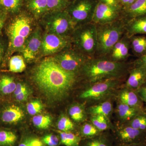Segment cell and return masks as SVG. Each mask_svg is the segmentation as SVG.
I'll return each instance as SVG.
<instances>
[{
    "mask_svg": "<svg viewBox=\"0 0 146 146\" xmlns=\"http://www.w3.org/2000/svg\"><path fill=\"white\" fill-rule=\"evenodd\" d=\"M41 139L33 136H27L21 140L18 146H44Z\"/></svg>",
    "mask_w": 146,
    "mask_h": 146,
    "instance_id": "cell-37",
    "label": "cell"
},
{
    "mask_svg": "<svg viewBox=\"0 0 146 146\" xmlns=\"http://www.w3.org/2000/svg\"><path fill=\"white\" fill-rule=\"evenodd\" d=\"M30 94V90L29 91L23 92L13 96V99L17 102H22L26 100L28 98Z\"/></svg>",
    "mask_w": 146,
    "mask_h": 146,
    "instance_id": "cell-43",
    "label": "cell"
},
{
    "mask_svg": "<svg viewBox=\"0 0 146 146\" xmlns=\"http://www.w3.org/2000/svg\"><path fill=\"white\" fill-rule=\"evenodd\" d=\"M127 125L146 132V110L145 109L128 122Z\"/></svg>",
    "mask_w": 146,
    "mask_h": 146,
    "instance_id": "cell-29",
    "label": "cell"
},
{
    "mask_svg": "<svg viewBox=\"0 0 146 146\" xmlns=\"http://www.w3.org/2000/svg\"><path fill=\"white\" fill-rule=\"evenodd\" d=\"M98 3L93 0H77L73 3L67 12L75 27L92 22Z\"/></svg>",
    "mask_w": 146,
    "mask_h": 146,
    "instance_id": "cell-8",
    "label": "cell"
},
{
    "mask_svg": "<svg viewBox=\"0 0 146 146\" xmlns=\"http://www.w3.org/2000/svg\"><path fill=\"white\" fill-rule=\"evenodd\" d=\"M131 64L112 61L106 57L88 59L80 71L91 84L111 79H119L129 74Z\"/></svg>",
    "mask_w": 146,
    "mask_h": 146,
    "instance_id": "cell-2",
    "label": "cell"
},
{
    "mask_svg": "<svg viewBox=\"0 0 146 146\" xmlns=\"http://www.w3.org/2000/svg\"><path fill=\"white\" fill-rule=\"evenodd\" d=\"M126 22L138 16L146 15V0H136L126 10Z\"/></svg>",
    "mask_w": 146,
    "mask_h": 146,
    "instance_id": "cell-22",
    "label": "cell"
},
{
    "mask_svg": "<svg viewBox=\"0 0 146 146\" xmlns=\"http://www.w3.org/2000/svg\"><path fill=\"white\" fill-rule=\"evenodd\" d=\"M129 74L126 88L137 91L146 82V71L141 67L131 64Z\"/></svg>",
    "mask_w": 146,
    "mask_h": 146,
    "instance_id": "cell-16",
    "label": "cell"
},
{
    "mask_svg": "<svg viewBox=\"0 0 146 146\" xmlns=\"http://www.w3.org/2000/svg\"><path fill=\"white\" fill-rule=\"evenodd\" d=\"M4 104L0 106L1 123L5 125H14L23 119L25 114L21 107L14 104Z\"/></svg>",
    "mask_w": 146,
    "mask_h": 146,
    "instance_id": "cell-13",
    "label": "cell"
},
{
    "mask_svg": "<svg viewBox=\"0 0 146 146\" xmlns=\"http://www.w3.org/2000/svg\"><path fill=\"white\" fill-rule=\"evenodd\" d=\"M126 21L120 18L103 25H96L97 48L95 57H106L125 33Z\"/></svg>",
    "mask_w": 146,
    "mask_h": 146,
    "instance_id": "cell-4",
    "label": "cell"
},
{
    "mask_svg": "<svg viewBox=\"0 0 146 146\" xmlns=\"http://www.w3.org/2000/svg\"><path fill=\"white\" fill-rule=\"evenodd\" d=\"M46 32L63 36H70L74 29L70 16L64 11L48 12L44 16Z\"/></svg>",
    "mask_w": 146,
    "mask_h": 146,
    "instance_id": "cell-6",
    "label": "cell"
},
{
    "mask_svg": "<svg viewBox=\"0 0 146 146\" xmlns=\"http://www.w3.org/2000/svg\"><path fill=\"white\" fill-rule=\"evenodd\" d=\"M32 79L45 96L51 100L63 99L76 80L77 73L65 70L53 57L43 59L35 67Z\"/></svg>",
    "mask_w": 146,
    "mask_h": 146,
    "instance_id": "cell-1",
    "label": "cell"
},
{
    "mask_svg": "<svg viewBox=\"0 0 146 146\" xmlns=\"http://www.w3.org/2000/svg\"><path fill=\"white\" fill-rule=\"evenodd\" d=\"M1 98H0V103H1Z\"/></svg>",
    "mask_w": 146,
    "mask_h": 146,
    "instance_id": "cell-49",
    "label": "cell"
},
{
    "mask_svg": "<svg viewBox=\"0 0 146 146\" xmlns=\"http://www.w3.org/2000/svg\"><path fill=\"white\" fill-rule=\"evenodd\" d=\"M69 46L53 56L60 67L68 72L77 73L90 58L75 48Z\"/></svg>",
    "mask_w": 146,
    "mask_h": 146,
    "instance_id": "cell-7",
    "label": "cell"
},
{
    "mask_svg": "<svg viewBox=\"0 0 146 146\" xmlns=\"http://www.w3.org/2000/svg\"><path fill=\"white\" fill-rule=\"evenodd\" d=\"M57 126L58 130L64 132H72L74 129V125L70 119L65 115H62L58 119Z\"/></svg>",
    "mask_w": 146,
    "mask_h": 146,
    "instance_id": "cell-34",
    "label": "cell"
},
{
    "mask_svg": "<svg viewBox=\"0 0 146 146\" xmlns=\"http://www.w3.org/2000/svg\"><path fill=\"white\" fill-rule=\"evenodd\" d=\"M23 0H0V11L9 14H16L20 12Z\"/></svg>",
    "mask_w": 146,
    "mask_h": 146,
    "instance_id": "cell-24",
    "label": "cell"
},
{
    "mask_svg": "<svg viewBox=\"0 0 146 146\" xmlns=\"http://www.w3.org/2000/svg\"><path fill=\"white\" fill-rule=\"evenodd\" d=\"M34 25L33 17L24 11L16 14L5 24L8 44L4 62L15 53L22 52L27 39L34 30Z\"/></svg>",
    "mask_w": 146,
    "mask_h": 146,
    "instance_id": "cell-3",
    "label": "cell"
},
{
    "mask_svg": "<svg viewBox=\"0 0 146 146\" xmlns=\"http://www.w3.org/2000/svg\"><path fill=\"white\" fill-rule=\"evenodd\" d=\"M120 146H146V142L138 143L121 145Z\"/></svg>",
    "mask_w": 146,
    "mask_h": 146,
    "instance_id": "cell-47",
    "label": "cell"
},
{
    "mask_svg": "<svg viewBox=\"0 0 146 146\" xmlns=\"http://www.w3.org/2000/svg\"><path fill=\"white\" fill-rule=\"evenodd\" d=\"M18 136L14 130L7 127L0 128V146H14Z\"/></svg>",
    "mask_w": 146,
    "mask_h": 146,
    "instance_id": "cell-25",
    "label": "cell"
},
{
    "mask_svg": "<svg viewBox=\"0 0 146 146\" xmlns=\"http://www.w3.org/2000/svg\"><path fill=\"white\" fill-rule=\"evenodd\" d=\"M131 49L129 37L125 33L112 48L106 57L112 61L123 62L130 56Z\"/></svg>",
    "mask_w": 146,
    "mask_h": 146,
    "instance_id": "cell-15",
    "label": "cell"
},
{
    "mask_svg": "<svg viewBox=\"0 0 146 146\" xmlns=\"http://www.w3.org/2000/svg\"><path fill=\"white\" fill-rule=\"evenodd\" d=\"M101 132L91 123H86L80 129V133L82 137L87 138H93L99 135Z\"/></svg>",
    "mask_w": 146,
    "mask_h": 146,
    "instance_id": "cell-35",
    "label": "cell"
},
{
    "mask_svg": "<svg viewBox=\"0 0 146 146\" xmlns=\"http://www.w3.org/2000/svg\"><path fill=\"white\" fill-rule=\"evenodd\" d=\"M123 4L127 6L128 2V0H120Z\"/></svg>",
    "mask_w": 146,
    "mask_h": 146,
    "instance_id": "cell-48",
    "label": "cell"
},
{
    "mask_svg": "<svg viewBox=\"0 0 146 146\" xmlns=\"http://www.w3.org/2000/svg\"><path fill=\"white\" fill-rule=\"evenodd\" d=\"M42 36L39 55L47 56L56 54L72 45L70 36H63L46 32Z\"/></svg>",
    "mask_w": 146,
    "mask_h": 146,
    "instance_id": "cell-9",
    "label": "cell"
},
{
    "mask_svg": "<svg viewBox=\"0 0 146 146\" xmlns=\"http://www.w3.org/2000/svg\"><path fill=\"white\" fill-rule=\"evenodd\" d=\"M26 5L29 11L36 19L44 17L48 12L46 0H27Z\"/></svg>",
    "mask_w": 146,
    "mask_h": 146,
    "instance_id": "cell-20",
    "label": "cell"
},
{
    "mask_svg": "<svg viewBox=\"0 0 146 146\" xmlns=\"http://www.w3.org/2000/svg\"><path fill=\"white\" fill-rule=\"evenodd\" d=\"M29 90V89L26 84L21 82H17L16 89L13 92L12 96H14L16 95Z\"/></svg>",
    "mask_w": 146,
    "mask_h": 146,
    "instance_id": "cell-41",
    "label": "cell"
},
{
    "mask_svg": "<svg viewBox=\"0 0 146 146\" xmlns=\"http://www.w3.org/2000/svg\"><path fill=\"white\" fill-rule=\"evenodd\" d=\"M42 35L41 29L37 27L33 30L27 39L22 53L24 59L30 62L35 60L40 54Z\"/></svg>",
    "mask_w": 146,
    "mask_h": 146,
    "instance_id": "cell-12",
    "label": "cell"
},
{
    "mask_svg": "<svg viewBox=\"0 0 146 146\" xmlns=\"http://www.w3.org/2000/svg\"><path fill=\"white\" fill-rule=\"evenodd\" d=\"M137 92L142 101L146 103V82L137 90Z\"/></svg>",
    "mask_w": 146,
    "mask_h": 146,
    "instance_id": "cell-45",
    "label": "cell"
},
{
    "mask_svg": "<svg viewBox=\"0 0 146 146\" xmlns=\"http://www.w3.org/2000/svg\"><path fill=\"white\" fill-rule=\"evenodd\" d=\"M119 79H111L92 83L89 88L81 94L83 99L98 100L107 96L119 83Z\"/></svg>",
    "mask_w": 146,
    "mask_h": 146,
    "instance_id": "cell-10",
    "label": "cell"
},
{
    "mask_svg": "<svg viewBox=\"0 0 146 146\" xmlns=\"http://www.w3.org/2000/svg\"><path fill=\"white\" fill-rule=\"evenodd\" d=\"M26 68L25 59L22 56H12L9 59L8 70L10 72L21 73L25 70Z\"/></svg>",
    "mask_w": 146,
    "mask_h": 146,
    "instance_id": "cell-27",
    "label": "cell"
},
{
    "mask_svg": "<svg viewBox=\"0 0 146 146\" xmlns=\"http://www.w3.org/2000/svg\"><path fill=\"white\" fill-rule=\"evenodd\" d=\"M70 37L76 49L90 58L95 57L98 44L96 24L91 22L76 27Z\"/></svg>",
    "mask_w": 146,
    "mask_h": 146,
    "instance_id": "cell-5",
    "label": "cell"
},
{
    "mask_svg": "<svg viewBox=\"0 0 146 146\" xmlns=\"http://www.w3.org/2000/svg\"><path fill=\"white\" fill-rule=\"evenodd\" d=\"M17 82L13 76L7 74H0V98L12 96L16 89Z\"/></svg>",
    "mask_w": 146,
    "mask_h": 146,
    "instance_id": "cell-19",
    "label": "cell"
},
{
    "mask_svg": "<svg viewBox=\"0 0 146 146\" xmlns=\"http://www.w3.org/2000/svg\"><path fill=\"white\" fill-rule=\"evenodd\" d=\"M102 2L110 5H117L116 0H101Z\"/></svg>",
    "mask_w": 146,
    "mask_h": 146,
    "instance_id": "cell-46",
    "label": "cell"
},
{
    "mask_svg": "<svg viewBox=\"0 0 146 146\" xmlns=\"http://www.w3.org/2000/svg\"><path fill=\"white\" fill-rule=\"evenodd\" d=\"M125 33L129 37L146 35V15L136 17L125 23Z\"/></svg>",
    "mask_w": 146,
    "mask_h": 146,
    "instance_id": "cell-17",
    "label": "cell"
},
{
    "mask_svg": "<svg viewBox=\"0 0 146 146\" xmlns=\"http://www.w3.org/2000/svg\"><path fill=\"white\" fill-rule=\"evenodd\" d=\"M41 140L47 146H57L60 143L59 137L52 133L44 135Z\"/></svg>",
    "mask_w": 146,
    "mask_h": 146,
    "instance_id": "cell-39",
    "label": "cell"
},
{
    "mask_svg": "<svg viewBox=\"0 0 146 146\" xmlns=\"http://www.w3.org/2000/svg\"><path fill=\"white\" fill-rule=\"evenodd\" d=\"M144 110L131 107L121 103L118 106L117 111L118 116L121 119L129 122Z\"/></svg>",
    "mask_w": 146,
    "mask_h": 146,
    "instance_id": "cell-23",
    "label": "cell"
},
{
    "mask_svg": "<svg viewBox=\"0 0 146 146\" xmlns=\"http://www.w3.org/2000/svg\"><path fill=\"white\" fill-rule=\"evenodd\" d=\"M121 103L131 107L143 109V102L139 96L137 91L125 88L119 95Z\"/></svg>",
    "mask_w": 146,
    "mask_h": 146,
    "instance_id": "cell-18",
    "label": "cell"
},
{
    "mask_svg": "<svg viewBox=\"0 0 146 146\" xmlns=\"http://www.w3.org/2000/svg\"><path fill=\"white\" fill-rule=\"evenodd\" d=\"M8 16L7 13L0 11V35L1 34L3 29L5 26Z\"/></svg>",
    "mask_w": 146,
    "mask_h": 146,
    "instance_id": "cell-44",
    "label": "cell"
},
{
    "mask_svg": "<svg viewBox=\"0 0 146 146\" xmlns=\"http://www.w3.org/2000/svg\"><path fill=\"white\" fill-rule=\"evenodd\" d=\"M131 49L133 54L140 57L146 52V35H133L129 37Z\"/></svg>",
    "mask_w": 146,
    "mask_h": 146,
    "instance_id": "cell-21",
    "label": "cell"
},
{
    "mask_svg": "<svg viewBox=\"0 0 146 146\" xmlns=\"http://www.w3.org/2000/svg\"><path fill=\"white\" fill-rule=\"evenodd\" d=\"M48 12L62 11L67 5V0H46Z\"/></svg>",
    "mask_w": 146,
    "mask_h": 146,
    "instance_id": "cell-36",
    "label": "cell"
},
{
    "mask_svg": "<svg viewBox=\"0 0 146 146\" xmlns=\"http://www.w3.org/2000/svg\"><path fill=\"white\" fill-rule=\"evenodd\" d=\"M27 111L31 115H36L41 112L43 108V105L40 101L34 100L27 105Z\"/></svg>",
    "mask_w": 146,
    "mask_h": 146,
    "instance_id": "cell-38",
    "label": "cell"
},
{
    "mask_svg": "<svg viewBox=\"0 0 146 146\" xmlns=\"http://www.w3.org/2000/svg\"></svg>",
    "mask_w": 146,
    "mask_h": 146,
    "instance_id": "cell-50",
    "label": "cell"
},
{
    "mask_svg": "<svg viewBox=\"0 0 146 146\" xmlns=\"http://www.w3.org/2000/svg\"><path fill=\"white\" fill-rule=\"evenodd\" d=\"M117 136L121 145L138 143L146 142V132L127 125L120 129Z\"/></svg>",
    "mask_w": 146,
    "mask_h": 146,
    "instance_id": "cell-14",
    "label": "cell"
},
{
    "mask_svg": "<svg viewBox=\"0 0 146 146\" xmlns=\"http://www.w3.org/2000/svg\"><path fill=\"white\" fill-rule=\"evenodd\" d=\"M131 64L134 66L141 67L146 71V52L141 57L138 58Z\"/></svg>",
    "mask_w": 146,
    "mask_h": 146,
    "instance_id": "cell-42",
    "label": "cell"
},
{
    "mask_svg": "<svg viewBox=\"0 0 146 146\" xmlns=\"http://www.w3.org/2000/svg\"><path fill=\"white\" fill-rule=\"evenodd\" d=\"M60 143L65 146H79L81 141L80 136L72 132H64L58 130Z\"/></svg>",
    "mask_w": 146,
    "mask_h": 146,
    "instance_id": "cell-26",
    "label": "cell"
},
{
    "mask_svg": "<svg viewBox=\"0 0 146 146\" xmlns=\"http://www.w3.org/2000/svg\"><path fill=\"white\" fill-rule=\"evenodd\" d=\"M69 114L72 119L77 122L83 121L86 118L84 108L81 105H73L69 109Z\"/></svg>",
    "mask_w": 146,
    "mask_h": 146,
    "instance_id": "cell-30",
    "label": "cell"
},
{
    "mask_svg": "<svg viewBox=\"0 0 146 146\" xmlns=\"http://www.w3.org/2000/svg\"><path fill=\"white\" fill-rule=\"evenodd\" d=\"M91 123L101 132L109 129L108 118L102 115H92L91 118Z\"/></svg>",
    "mask_w": 146,
    "mask_h": 146,
    "instance_id": "cell-33",
    "label": "cell"
},
{
    "mask_svg": "<svg viewBox=\"0 0 146 146\" xmlns=\"http://www.w3.org/2000/svg\"><path fill=\"white\" fill-rule=\"evenodd\" d=\"M119 19V10L117 6L110 5L100 2L97 4L92 22L96 25H103Z\"/></svg>",
    "mask_w": 146,
    "mask_h": 146,
    "instance_id": "cell-11",
    "label": "cell"
},
{
    "mask_svg": "<svg viewBox=\"0 0 146 146\" xmlns=\"http://www.w3.org/2000/svg\"><path fill=\"white\" fill-rule=\"evenodd\" d=\"M33 123L35 127L39 129H47L51 124L52 118L48 115H35L33 118Z\"/></svg>",
    "mask_w": 146,
    "mask_h": 146,
    "instance_id": "cell-31",
    "label": "cell"
},
{
    "mask_svg": "<svg viewBox=\"0 0 146 146\" xmlns=\"http://www.w3.org/2000/svg\"><path fill=\"white\" fill-rule=\"evenodd\" d=\"M112 110V103L110 102L106 101L91 106L89 108V112L92 115H102L108 118Z\"/></svg>",
    "mask_w": 146,
    "mask_h": 146,
    "instance_id": "cell-28",
    "label": "cell"
},
{
    "mask_svg": "<svg viewBox=\"0 0 146 146\" xmlns=\"http://www.w3.org/2000/svg\"><path fill=\"white\" fill-rule=\"evenodd\" d=\"M83 146H111V144L107 136L100 133L93 138H87Z\"/></svg>",
    "mask_w": 146,
    "mask_h": 146,
    "instance_id": "cell-32",
    "label": "cell"
},
{
    "mask_svg": "<svg viewBox=\"0 0 146 146\" xmlns=\"http://www.w3.org/2000/svg\"><path fill=\"white\" fill-rule=\"evenodd\" d=\"M7 46L5 42L2 39H0V67L4 62L5 57Z\"/></svg>",
    "mask_w": 146,
    "mask_h": 146,
    "instance_id": "cell-40",
    "label": "cell"
}]
</instances>
